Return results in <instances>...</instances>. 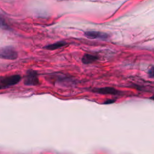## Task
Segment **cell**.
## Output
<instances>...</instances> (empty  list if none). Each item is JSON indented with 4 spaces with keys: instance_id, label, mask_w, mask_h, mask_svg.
Listing matches in <instances>:
<instances>
[{
    "instance_id": "cell-1",
    "label": "cell",
    "mask_w": 154,
    "mask_h": 154,
    "mask_svg": "<svg viewBox=\"0 0 154 154\" xmlns=\"http://www.w3.org/2000/svg\"><path fill=\"white\" fill-rule=\"evenodd\" d=\"M21 80V76L19 75L3 77V78H0V90L16 85L19 83Z\"/></svg>"
},
{
    "instance_id": "cell-2",
    "label": "cell",
    "mask_w": 154,
    "mask_h": 154,
    "mask_svg": "<svg viewBox=\"0 0 154 154\" xmlns=\"http://www.w3.org/2000/svg\"><path fill=\"white\" fill-rule=\"evenodd\" d=\"M18 57L17 51L12 46H5L0 48V58L14 60Z\"/></svg>"
},
{
    "instance_id": "cell-3",
    "label": "cell",
    "mask_w": 154,
    "mask_h": 154,
    "mask_svg": "<svg viewBox=\"0 0 154 154\" xmlns=\"http://www.w3.org/2000/svg\"><path fill=\"white\" fill-rule=\"evenodd\" d=\"M24 84L29 86H34L39 84V80L38 78L37 72L33 70H30L27 72L25 76Z\"/></svg>"
},
{
    "instance_id": "cell-4",
    "label": "cell",
    "mask_w": 154,
    "mask_h": 154,
    "mask_svg": "<svg viewBox=\"0 0 154 154\" xmlns=\"http://www.w3.org/2000/svg\"><path fill=\"white\" fill-rule=\"evenodd\" d=\"M94 92L101 95H120V92L113 87H103L100 88H96L93 91Z\"/></svg>"
},
{
    "instance_id": "cell-5",
    "label": "cell",
    "mask_w": 154,
    "mask_h": 154,
    "mask_svg": "<svg viewBox=\"0 0 154 154\" xmlns=\"http://www.w3.org/2000/svg\"><path fill=\"white\" fill-rule=\"evenodd\" d=\"M84 35L91 39H95V38H100V39H107L109 36L107 33H102L96 31H88L84 33Z\"/></svg>"
},
{
    "instance_id": "cell-6",
    "label": "cell",
    "mask_w": 154,
    "mask_h": 154,
    "mask_svg": "<svg viewBox=\"0 0 154 154\" xmlns=\"http://www.w3.org/2000/svg\"><path fill=\"white\" fill-rule=\"evenodd\" d=\"M98 59V57L96 56L86 54L83 57L82 62L84 65H89V64L93 63V62L96 61Z\"/></svg>"
},
{
    "instance_id": "cell-7",
    "label": "cell",
    "mask_w": 154,
    "mask_h": 154,
    "mask_svg": "<svg viewBox=\"0 0 154 154\" xmlns=\"http://www.w3.org/2000/svg\"><path fill=\"white\" fill-rule=\"evenodd\" d=\"M67 45V43L65 41H59L56 43H53V44H50L48 45H46L44 47L45 49H48V50H51V51H53L56 50L57 49H59L60 48H62L63 46H65Z\"/></svg>"
},
{
    "instance_id": "cell-8",
    "label": "cell",
    "mask_w": 154,
    "mask_h": 154,
    "mask_svg": "<svg viewBox=\"0 0 154 154\" xmlns=\"http://www.w3.org/2000/svg\"><path fill=\"white\" fill-rule=\"evenodd\" d=\"M0 29L7 31L11 30V29L10 25L7 22L6 18L1 15H0Z\"/></svg>"
},
{
    "instance_id": "cell-9",
    "label": "cell",
    "mask_w": 154,
    "mask_h": 154,
    "mask_svg": "<svg viewBox=\"0 0 154 154\" xmlns=\"http://www.w3.org/2000/svg\"><path fill=\"white\" fill-rule=\"evenodd\" d=\"M148 74L150 77H152V78H153L154 77V66L151 67L149 71H148Z\"/></svg>"
},
{
    "instance_id": "cell-10",
    "label": "cell",
    "mask_w": 154,
    "mask_h": 154,
    "mask_svg": "<svg viewBox=\"0 0 154 154\" xmlns=\"http://www.w3.org/2000/svg\"><path fill=\"white\" fill-rule=\"evenodd\" d=\"M115 102H116V100H115V99H108V100L104 102V104H106V105L111 104L114 103Z\"/></svg>"
},
{
    "instance_id": "cell-11",
    "label": "cell",
    "mask_w": 154,
    "mask_h": 154,
    "mask_svg": "<svg viewBox=\"0 0 154 154\" xmlns=\"http://www.w3.org/2000/svg\"><path fill=\"white\" fill-rule=\"evenodd\" d=\"M150 99H151V100H153V101H154V94L151 96V97H150V98H149Z\"/></svg>"
}]
</instances>
